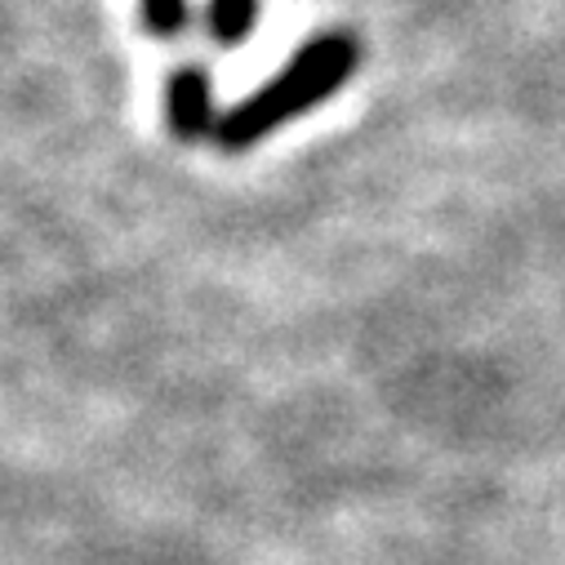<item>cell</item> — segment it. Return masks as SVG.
<instances>
[{
	"label": "cell",
	"instance_id": "1",
	"mask_svg": "<svg viewBox=\"0 0 565 565\" xmlns=\"http://www.w3.org/2000/svg\"><path fill=\"white\" fill-rule=\"evenodd\" d=\"M356 67H361V41L352 32L330 28V32L308 36L286 67L271 72L254 94H245L241 103H232L218 116V129L210 143L223 157H241V152L258 148L276 129H286L290 120L330 103Z\"/></svg>",
	"mask_w": 565,
	"mask_h": 565
},
{
	"label": "cell",
	"instance_id": "4",
	"mask_svg": "<svg viewBox=\"0 0 565 565\" xmlns=\"http://www.w3.org/2000/svg\"><path fill=\"white\" fill-rule=\"evenodd\" d=\"M192 23L188 0H138V28L157 41H179Z\"/></svg>",
	"mask_w": 565,
	"mask_h": 565
},
{
	"label": "cell",
	"instance_id": "3",
	"mask_svg": "<svg viewBox=\"0 0 565 565\" xmlns=\"http://www.w3.org/2000/svg\"><path fill=\"white\" fill-rule=\"evenodd\" d=\"M263 0H205V36L218 50H236L258 32Z\"/></svg>",
	"mask_w": 565,
	"mask_h": 565
},
{
	"label": "cell",
	"instance_id": "2",
	"mask_svg": "<svg viewBox=\"0 0 565 565\" xmlns=\"http://www.w3.org/2000/svg\"><path fill=\"white\" fill-rule=\"evenodd\" d=\"M166 129L174 143H205L218 129V107H214V76L205 63H179L166 76Z\"/></svg>",
	"mask_w": 565,
	"mask_h": 565
}]
</instances>
